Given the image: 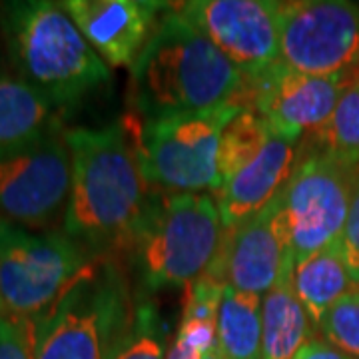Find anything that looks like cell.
<instances>
[{
    "label": "cell",
    "instance_id": "f1b7e54d",
    "mask_svg": "<svg viewBox=\"0 0 359 359\" xmlns=\"http://www.w3.org/2000/svg\"><path fill=\"white\" fill-rule=\"evenodd\" d=\"M2 313H6V309H4V304H2V297H0V316Z\"/></svg>",
    "mask_w": 359,
    "mask_h": 359
},
{
    "label": "cell",
    "instance_id": "e0dca14e",
    "mask_svg": "<svg viewBox=\"0 0 359 359\" xmlns=\"http://www.w3.org/2000/svg\"><path fill=\"white\" fill-rule=\"evenodd\" d=\"M313 327L292 282L273 285L262 299V359H294L311 341Z\"/></svg>",
    "mask_w": 359,
    "mask_h": 359
},
{
    "label": "cell",
    "instance_id": "3957f363",
    "mask_svg": "<svg viewBox=\"0 0 359 359\" xmlns=\"http://www.w3.org/2000/svg\"><path fill=\"white\" fill-rule=\"evenodd\" d=\"M0 28L18 80L58 108L110 80V68L82 36L62 2L20 0L0 6Z\"/></svg>",
    "mask_w": 359,
    "mask_h": 359
},
{
    "label": "cell",
    "instance_id": "30bf717a",
    "mask_svg": "<svg viewBox=\"0 0 359 359\" xmlns=\"http://www.w3.org/2000/svg\"><path fill=\"white\" fill-rule=\"evenodd\" d=\"M280 62L311 76H359V4L280 2Z\"/></svg>",
    "mask_w": 359,
    "mask_h": 359
},
{
    "label": "cell",
    "instance_id": "ffe728a7",
    "mask_svg": "<svg viewBox=\"0 0 359 359\" xmlns=\"http://www.w3.org/2000/svg\"><path fill=\"white\" fill-rule=\"evenodd\" d=\"M271 136H273V130L268 124V120L257 114L256 110L242 106V110L224 126L222 136H219V186L228 182L231 176H236L242 168L248 166L264 150V146L268 144Z\"/></svg>",
    "mask_w": 359,
    "mask_h": 359
},
{
    "label": "cell",
    "instance_id": "7402d4cb",
    "mask_svg": "<svg viewBox=\"0 0 359 359\" xmlns=\"http://www.w3.org/2000/svg\"><path fill=\"white\" fill-rule=\"evenodd\" d=\"M309 142L359 164V78L347 86L334 114Z\"/></svg>",
    "mask_w": 359,
    "mask_h": 359
},
{
    "label": "cell",
    "instance_id": "7a4b0ae2",
    "mask_svg": "<svg viewBox=\"0 0 359 359\" xmlns=\"http://www.w3.org/2000/svg\"><path fill=\"white\" fill-rule=\"evenodd\" d=\"M130 72V102L140 116L210 110L231 102L244 84V74L176 4L158 20Z\"/></svg>",
    "mask_w": 359,
    "mask_h": 359
},
{
    "label": "cell",
    "instance_id": "f546056e",
    "mask_svg": "<svg viewBox=\"0 0 359 359\" xmlns=\"http://www.w3.org/2000/svg\"><path fill=\"white\" fill-rule=\"evenodd\" d=\"M358 78H359V76H358Z\"/></svg>",
    "mask_w": 359,
    "mask_h": 359
},
{
    "label": "cell",
    "instance_id": "44dd1931",
    "mask_svg": "<svg viewBox=\"0 0 359 359\" xmlns=\"http://www.w3.org/2000/svg\"><path fill=\"white\" fill-rule=\"evenodd\" d=\"M110 359H168L166 323L154 299L146 294L134 299Z\"/></svg>",
    "mask_w": 359,
    "mask_h": 359
},
{
    "label": "cell",
    "instance_id": "484cf974",
    "mask_svg": "<svg viewBox=\"0 0 359 359\" xmlns=\"http://www.w3.org/2000/svg\"><path fill=\"white\" fill-rule=\"evenodd\" d=\"M294 359H353L346 355L344 351H339L330 341H321V339H311L309 344L302 347L297 351Z\"/></svg>",
    "mask_w": 359,
    "mask_h": 359
},
{
    "label": "cell",
    "instance_id": "4316f807",
    "mask_svg": "<svg viewBox=\"0 0 359 359\" xmlns=\"http://www.w3.org/2000/svg\"><path fill=\"white\" fill-rule=\"evenodd\" d=\"M202 355L180 339L178 335H174L172 339V346H170V351H168V359H200Z\"/></svg>",
    "mask_w": 359,
    "mask_h": 359
},
{
    "label": "cell",
    "instance_id": "9c48e42d",
    "mask_svg": "<svg viewBox=\"0 0 359 359\" xmlns=\"http://www.w3.org/2000/svg\"><path fill=\"white\" fill-rule=\"evenodd\" d=\"M72 156L60 124L0 148V219L30 230L65 222Z\"/></svg>",
    "mask_w": 359,
    "mask_h": 359
},
{
    "label": "cell",
    "instance_id": "7c38bea8",
    "mask_svg": "<svg viewBox=\"0 0 359 359\" xmlns=\"http://www.w3.org/2000/svg\"><path fill=\"white\" fill-rule=\"evenodd\" d=\"M176 11L244 76L280 62V2L190 0L176 4Z\"/></svg>",
    "mask_w": 359,
    "mask_h": 359
},
{
    "label": "cell",
    "instance_id": "52a82bcc",
    "mask_svg": "<svg viewBox=\"0 0 359 359\" xmlns=\"http://www.w3.org/2000/svg\"><path fill=\"white\" fill-rule=\"evenodd\" d=\"M358 180V162L309 140L302 142L294 174L282 190L294 268L325 245L341 240Z\"/></svg>",
    "mask_w": 359,
    "mask_h": 359
},
{
    "label": "cell",
    "instance_id": "603a6c76",
    "mask_svg": "<svg viewBox=\"0 0 359 359\" xmlns=\"http://www.w3.org/2000/svg\"><path fill=\"white\" fill-rule=\"evenodd\" d=\"M320 330L332 346L349 358L359 359V287L330 308Z\"/></svg>",
    "mask_w": 359,
    "mask_h": 359
},
{
    "label": "cell",
    "instance_id": "9a60e30c",
    "mask_svg": "<svg viewBox=\"0 0 359 359\" xmlns=\"http://www.w3.org/2000/svg\"><path fill=\"white\" fill-rule=\"evenodd\" d=\"M302 142L283 138L273 132L264 150L236 176L224 182L216 202L224 230H231L262 212L290 182L299 160Z\"/></svg>",
    "mask_w": 359,
    "mask_h": 359
},
{
    "label": "cell",
    "instance_id": "d4e9b609",
    "mask_svg": "<svg viewBox=\"0 0 359 359\" xmlns=\"http://www.w3.org/2000/svg\"><path fill=\"white\" fill-rule=\"evenodd\" d=\"M341 250L346 257V266L353 283L359 287V180L351 200V210L347 216L346 230L341 236Z\"/></svg>",
    "mask_w": 359,
    "mask_h": 359
},
{
    "label": "cell",
    "instance_id": "8fae6325",
    "mask_svg": "<svg viewBox=\"0 0 359 359\" xmlns=\"http://www.w3.org/2000/svg\"><path fill=\"white\" fill-rule=\"evenodd\" d=\"M353 80L358 78L311 76L278 62L259 74L244 76L236 98L244 94L245 108L264 116L276 134L304 142V136L325 126Z\"/></svg>",
    "mask_w": 359,
    "mask_h": 359
},
{
    "label": "cell",
    "instance_id": "83f0119b",
    "mask_svg": "<svg viewBox=\"0 0 359 359\" xmlns=\"http://www.w3.org/2000/svg\"><path fill=\"white\" fill-rule=\"evenodd\" d=\"M200 359H226V355L222 353V349H219V347H214L212 351H208V353L202 355Z\"/></svg>",
    "mask_w": 359,
    "mask_h": 359
},
{
    "label": "cell",
    "instance_id": "5bb4252c",
    "mask_svg": "<svg viewBox=\"0 0 359 359\" xmlns=\"http://www.w3.org/2000/svg\"><path fill=\"white\" fill-rule=\"evenodd\" d=\"M66 13L108 68H132L166 13L154 0H66Z\"/></svg>",
    "mask_w": 359,
    "mask_h": 359
},
{
    "label": "cell",
    "instance_id": "2e32d148",
    "mask_svg": "<svg viewBox=\"0 0 359 359\" xmlns=\"http://www.w3.org/2000/svg\"><path fill=\"white\" fill-rule=\"evenodd\" d=\"M292 287L313 325L320 327L330 308L346 294L358 290L347 271L341 240H335L334 244L299 262L292 273Z\"/></svg>",
    "mask_w": 359,
    "mask_h": 359
},
{
    "label": "cell",
    "instance_id": "cb8c5ba5",
    "mask_svg": "<svg viewBox=\"0 0 359 359\" xmlns=\"http://www.w3.org/2000/svg\"><path fill=\"white\" fill-rule=\"evenodd\" d=\"M0 359H34L30 321L0 316Z\"/></svg>",
    "mask_w": 359,
    "mask_h": 359
},
{
    "label": "cell",
    "instance_id": "d6986e66",
    "mask_svg": "<svg viewBox=\"0 0 359 359\" xmlns=\"http://www.w3.org/2000/svg\"><path fill=\"white\" fill-rule=\"evenodd\" d=\"M262 299L226 285L218 311V347L226 359H262Z\"/></svg>",
    "mask_w": 359,
    "mask_h": 359
},
{
    "label": "cell",
    "instance_id": "5b68a950",
    "mask_svg": "<svg viewBox=\"0 0 359 359\" xmlns=\"http://www.w3.org/2000/svg\"><path fill=\"white\" fill-rule=\"evenodd\" d=\"M134 299L112 257H94L65 294L30 321L34 359H110Z\"/></svg>",
    "mask_w": 359,
    "mask_h": 359
},
{
    "label": "cell",
    "instance_id": "6da1fadb",
    "mask_svg": "<svg viewBox=\"0 0 359 359\" xmlns=\"http://www.w3.org/2000/svg\"><path fill=\"white\" fill-rule=\"evenodd\" d=\"M72 186L65 233L96 257L126 252L150 204L132 134L124 122L66 130Z\"/></svg>",
    "mask_w": 359,
    "mask_h": 359
},
{
    "label": "cell",
    "instance_id": "ac0fdd59",
    "mask_svg": "<svg viewBox=\"0 0 359 359\" xmlns=\"http://www.w3.org/2000/svg\"><path fill=\"white\" fill-rule=\"evenodd\" d=\"M58 106L18 78H0V148L58 124Z\"/></svg>",
    "mask_w": 359,
    "mask_h": 359
},
{
    "label": "cell",
    "instance_id": "8992f818",
    "mask_svg": "<svg viewBox=\"0 0 359 359\" xmlns=\"http://www.w3.org/2000/svg\"><path fill=\"white\" fill-rule=\"evenodd\" d=\"M240 110V104L228 102L200 112L140 116L138 122H124L150 188L170 194L218 190L219 136Z\"/></svg>",
    "mask_w": 359,
    "mask_h": 359
},
{
    "label": "cell",
    "instance_id": "277c9868",
    "mask_svg": "<svg viewBox=\"0 0 359 359\" xmlns=\"http://www.w3.org/2000/svg\"><path fill=\"white\" fill-rule=\"evenodd\" d=\"M224 224L210 194L154 192L126 254L144 292L196 282L218 256Z\"/></svg>",
    "mask_w": 359,
    "mask_h": 359
},
{
    "label": "cell",
    "instance_id": "4fadbf2b",
    "mask_svg": "<svg viewBox=\"0 0 359 359\" xmlns=\"http://www.w3.org/2000/svg\"><path fill=\"white\" fill-rule=\"evenodd\" d=\"M212 266L226 285L244 294L264 295L280 282H292L294 256L285 224L282 192L262 212L224 230V240Z\"/></svg>",
    "mask_w": 359,
    "mask_h": 359
},
{
    "label": "cell",
    "instance_id": "ba28073f",
    "mask_svg": "<svg viewBox=\"0 0 359 359\" xmlns=\"http://www.w3.org/2000/svg\"><path fill=\"white\" fill-rule=\"evenodd\" d=\"M96 256L66 233L0 219V297L8 316L34 320Z\"/></svg>",
    "mask_w": 359,
    "mask_h": 359
}]
</instances>
